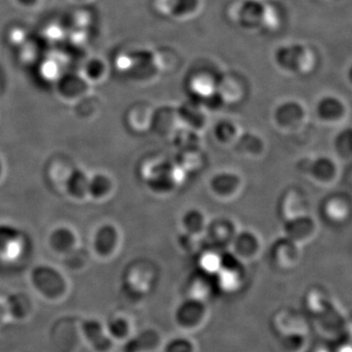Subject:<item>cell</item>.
I'll return each mask as SVG.
<instances>
[{"label":"cell","mask_w":352,"mask_h":352,"mask_svg":"<svg viewBox=\"0 0 352 352\" xmlns=\"http://www.w3.org/2000/svg\"><path fill=\"white\" fill-rule=\"evenodd\" d=\"M32 283L36 291L45 298L55 300L63 295L65 280L62 275L51 267H38L32 274Z\"/></svg>","instance_id":"6da1fadb"},{"label":"cell","mask_w":352,"mask_h":352,"mask_svg":"<svg viewBox=\"0 0 352 352\" xmlns=\"http://www.w3.org/2000/svg\"><path fill=\"white\" fill-rule=\"evenodd\" d=\"M82 333L88 346L94 352H110L115 342L109 335L105 324L96 319L85 320L82 325Z\"/></svg>","instance_id":"7a4b0ae2"},{"label":"cell","mask_w":352,"mask_h":352,"mask_svg":"<svg viewBox=\"0 0 352 352\" xmlns=\"http://www.w3.org/2000/svg\"><path fill=\"white\" fill-rule=\"evenodd\" d=\"M109 335L113 342L126 340L131 333V323L126 316L122 314L113 315L105 324Z\"/></svg>","instance_id":"3957f363"},{"label":"cell","mask_w":352,"mask_h":352,"mask_svg":"<svg viewBox=\"0 0 352 352\" xmlns=\"http://www.w3.org/2000/svg\"><path fill=\"white\" fill-rule=\"evenodd\" d=\"M117 232L113 226L101 227L95 237V249L104 256L110 254L117 243Z\"/></svg>","instance_id":"277c9868"},{"label":"cell","mask_w":352,"mask_h":352,"mask_svg":"<svg viewBox=\"0 0 352 352\" xmlns=\"http://www.w3.org/2000/svg\"><path fill=\"white\" fill-rule=\"evenodd\" d=\"M87 78L83 80L80 76H65L59 83L60 92L68 98H75L82 94L87 90Z\"/></svg>","instance_id":"5b68a950"},{"label":"cell","mask_w":352,"mask_h":352,"mask_svg":"<svg viewBox=\"0 0 352 352\" xmlns=\"http://www.w3.org/2000/svg\"><path fill=\"white\" fill-rule=\"evenodd\" d=\"M89 177L82 170H76L69 175L67 182L69 193L76 198H82L88 194Z\"/></svg>","instance_id":"8992f818"},{"label":"cell","mask_w":352,"mask_h":352,"mask_svg":"<svg viewBox=\"0 0 352 352\" xmlns=\"http://www.w3.org/2000/svg\"><path fill=\"white\" fill-rule=\"evenodd\" d=\"M50 242L56 251H68L75 245V235L68 228H59L51 234Z\"/></svg>","instance_id":"52a82bcc"},{"label":"cell","mask_w":352,"mask_h":352,"mask_svg":"<svg viewBox=\"0 0 352 352\" xmlns=\"http://www.w3.org/2000/svg\"><path fill=\"white\" fill-rule=\"evenodd\" d=\"M112 188V183L110 178L105 175H96L89 178V186H88V194L95 198H102L110 193Z\"/></svg>","instance_id":"ba28073f"},{"label":"cell","mask_w":352,"mask_h":352,"mask_svg":"<svg viewBox=\"0 0 352 352\" xmlns=\"http://www.w3.org/2000/svg\"><path fill=\"white\" fill-rule=\"evenodd\" d=\"M105 62L101 60L94 59L85 65V75L89 80H100L101 76L105 75Z\"/></svg>","instance_id":"9c48e42d"},{"label":"cell","mask_w":352,"mask_h":352,"mask_svg":"<svg viewBox=\"0 0 352 352\" xmlns=\"http://www.w3.org/2000/svg\"><path fill=\"white\" fill-rule=\"evenodd\" d=\"M6 39L12 45L20 46L28 39L27 31L22 27H13L7 32Z\"/></svg>","instance_id":"30bf717a"},{"label":"cell","mask_w":352,"mask_h":352,"mask_svg":"<svg viewBox=\"0 0 352 352\" xmlns=\"http://www.w3.org/2000/svg\"><path fill=\"white\" fill-rule=\"evenodd\" d=\"M62 31H64V27L59 23H55V25H46L44 29V34H45L46 41H56L62 36Z\"/></svg>","instance_id":"8fae6325"},{"label":"cell","mask_w":352,"mask_h":352,"mask_svg":"<svg viewBox=\"0 0 352 352\" xmlns=\"http://www.w3.org/2000/svg\"><path fill=\"white\" fill-rule=\"evenodd\" d=\"M9 321H12L10 302H9L8 298L4 300L0 296V327L2 325H6Z\"/></svg>","instance_id":"7c38bea8"},{"label":"cell","mask_w":352,"mask_h":352,"mask_svg":"<svg viewBox=\"0 0 352 352\" xmlns=\"http://www.w3.org/2000/svg\"><path fill=\"white\" fill-rule=\"evenodd\" d=\"M220 283L222 287L227 289L235 288L237 283V278L233 272L229 270H224L220 272Z\"/></svg>","instance_id":"4fadbf2b"},{"label":"cell","mask_w":352,"mask_h":352,"mask_svg":"<svg viewBox=\"0 0 352 352\" xmlns=\"http://www.w3.org/2000/svg\"><path fill=\"white\" fill-rule=\"evenodd\" d=\"M201 266L204 270L210 271V272H214V271L219 270L220 268V261L217 256L210 254V256H206L201 261Z\"/></svg>","instance_id":"5bb4252c"},{"label":"cell","mask_w":352,"mask_h":352,"mask_svg":"<svg viewBox=\"0 0 352 352\" xmlns=\"http://www.w3.org/2000/svg\"><path fill=\"white\" fill-rule=\"evenodd\" d=\"M1 171H2V164H1V161H0V175H1Z\"/></svg>","instance_id":"9a60e30c"}]
</instances>
